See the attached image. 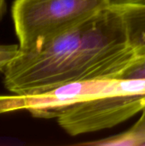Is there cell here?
<instances>
[{
  "label": "cell",
  "instance_id": "1",
  "mask_svg": "<svg viewBox=\"0 0 145 146\" xmlns=\"http://www.w3.org/2000/svg\"><path fill=\"white\" fill-rule=\"evenodd\" d=\"M136 56L122 15L111 5L68 32L21 50L3 70V82L12 93L32 94L76 81L116 79Z\"/></svg>",
  "mask_w": 145,
  "mask_h": 146
},
{
  "label": "cell",
  "instance_id": "2",
  "mask_svg": "<svg viewBox=\"0 0 145 146\" xmlns=\"http://www.w3.org/2000/svg\"><path fill=\"white\" fill-rule=\"evenodd\" d=\"M110 6L111 0H15L12 17L20 49L34 48Z\"/></svg>",
  "mask_w": 145,
  "mask_h": 146
},
{
  "label": "cell",
  "instance_id": "3",
  "mask_svg": "<svg viewBox=\"0 0 145 146\" xmlns=\"http://www.w3.org/2000/svg\"><path fill=\"white\" fill-rule=\"evenodd\" d=\"M144 104L145 94L103 96L78 103L56 119L68 134L79 136L112 128L141 112Z\"/></svg>",
  "mask_w": 145,
  "mask_h": 146
},
{
  "label": "cell",
  "instance_id": "4",
  "mask_svg": "<svg viewBox=\"0 0 145 146\" xmlns=\"http://www.w3.org/2000/svg\"><path fill=\"white\" fill-rule=\"evenodd\" d=\"M114 80L76 81L38 93L0 95V115L26 110L33 117L57 118L78 103L111 95Z\"/></svg>",
  "mask_w": 145,
  "mask_h": 146
},
{
  "label": "cell",
  "instance_id": "5",
  "mask_svg": "<svg viewBox=\"0 0 145 146\" xmlns=\"http://www.w3.org/2000/svg\"><path fill=\"white\" fill-rule=\"evenodd\" d=\"M121 12L129 42L137 56L145 54V3L115 6Z\"/></svg>",
  "mask_w": 145,
  "mask_h": 146
},
{
  "label": "cell",
  "instance_id": "6",
  "mask_svg": "<svg viewBox=\"0 0 145 146\" xmlns=\"http://www.w3.org/2000/svg\"><path fill=\"white\" fill-rule=\"evenodd\" d=\"M94 145H145V104L141 110V116L138 121L127 131L94 143Z\"/></svg>",
  "mask_w": 145,
  "mask_h": 146
},
{
  "label": "cell",
  "instance_id": "7",
  "mask_svg": "<svg viewBox=\"0 0 145 146\" xmlns=\"http://www.w3.org/2000/svg\"><path fill=\"white\" fill-rule=\"evenodd\" d=\"M116 79L145 80V54L137 56Z\"/></svg>",
  "mask_w": 145,
  "mask_h": 146
},
{
  "label": "cell",
  "instance_id": "8",
  "mask_svg": "<svg viewBox=\"0 0 145 146\" xmlns=\"http://www.w3.org/2000/svg\"><path fill=\"white\" fill-rule=\"evenodd\" d=\"M20 52V46L17 44H0V70L3 71Z\"/></svg>",
  "mask_w": 145,
  "mask_h": 146
},
{
  "label": "cell",
  "instance_id": "9",
  "mask_svg": "<svg viewBox=\"0 0 145 146\" xmlns=\"http://www.w3.org/2000/svg\"><path fill=\"white\" fill-rule=\"evenodd\" d=\"M145 0H111V5L121 6L129 4H144Z\"/></svg>",
  "mask_w": 145,
  "mask_h": 146
},
{
  "label": "cell",
  "instance_id": "10",
  "mask_svg": "<svg viewBox=\"0 0 145 146\" xmlns=\"http://www.w3.org/2000/svg\"><path fill=\"white\" fill-rule=\"evenodd\" d=\"M6 9V4H5V0H0V20L2 19Z\"/></svg>",
  "mask_w": 145,
  "mask_h": 146
}]
</instances>
